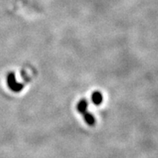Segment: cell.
<instances>
[{
	"label": "cell",
	"mask_w": 158,
	"mask_h": 158,
	"mask_svg": "<svg viewBox=\"0 0 158 158\" xmlns=\"http://www.w3.org/2000/svg\"><path fill=\"white\" fill-rule=\"evenodd\" d=\"M8 85H9L10 89L13 91H15V92H19L23 89V85L16 82V80L14 78V76L12 74L10 75L8 77Z\"/></svg>",
	"instance_id": "1"
},
{
	"label": "cell",
	"mask_w": 158,
	"mask_h": 158,
	"mask_svg": "<svg viewBox=\"0 0 158 158\" xmlns=\"http://www.w3.org/2000/svg\"><path fill=\"white\" fill-rule=\"evenodd\" d=\"M83 116H84L85 122L89 125V126H94V125H95V123H96V118H95V117H94L91 113H90L89 112H87V113H85Z\"/></svg>",
	"instance_id": "4"
},
{
	"label": "cell",
	"mask_w": 158,
	"mask_h": 158,
	"mask_svg": "<svg viewBox=\"0 0 158 158\" xmlns=\"http://www.w3.org/2000/svg\"><path fill=\"white\" fill-rule=\"evenodd\" d=\"M91 99H92V102L94 105L99 106L103 102V95L99 91H95V92H93V94L91 96Z\"/></svg>",
	"instance_id": "3"
},
{
	"label": "cell",
	"mask_w": 158,
	"mask_h": 158,
	"mask_svg": "<svg viewBox=\"0 0 158 158\" xmlns=\"http://www.w3.org/2000/svg\"><path fill=\"white\" fill-rule=\"evenodd\" d=\"M77 111L79 113H82L83 115L88 112V102L85 99H82L80 100L77 105Z\"/></svg>",
	"instance_id": "2"
}]
</instances>
